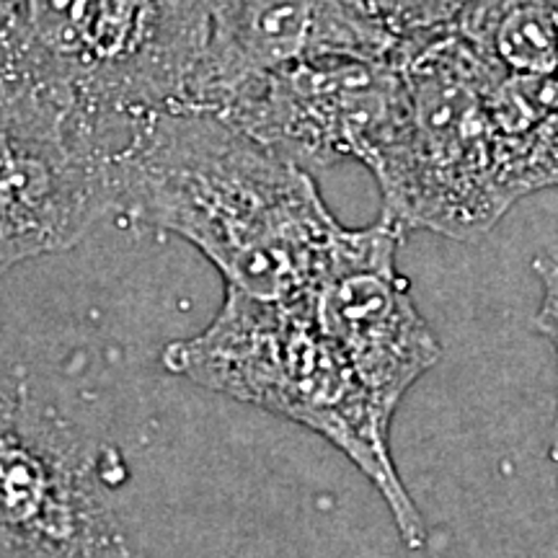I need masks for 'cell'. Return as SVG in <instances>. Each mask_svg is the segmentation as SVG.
<instances>
[{
  "label": "cell",
  "mask_w": 558,
  "mask_h": 558,
  "mask_svg": "<svg viewBox=\"0 0 558 558\" xmlns=\"http://www.w3.org/2000/svg\"><path fill=\"white\" fill-rule=\"evenodd\" d=\"M114 213L192 243L230 288L305 295L344 226L308 171L215 111L166 109L132 130L111 163Z\"/></svg>",
  "instance_id": "cell-1"
},
{
  "label": "cell",
  "mask_w": 558,
  "mask_h": 558,
  "mask_svg": "<svg viewBox=\"0 0 558 558\" xmlns=\"http://www.w3.org/2000/svg\"><path fill=\"white\" fill-rule=\"evenodd\" d=\"M215 0H24L0 32V88L111 156L184 109Z\"/></svg>",
  "instance_id": "cell-2"
},
{
  "label": "cell",
  "mask_w": 558,
  "mask_h": 558,
  "mask_svg": "<svg viewBox=\"0 0 558 558\" xmlns=\"http://www.w3.org/2000/svg\"><path fill=\"white\" fill-rule=\"evenodd\" d=\"M163 367L329 439L378 488L401 541L424 548L427 525L393 463L390 427L320 329L308 295L262 298L228 284L218 316L166 347Z\"/></svg>",
  "instance_id": "cell-3"
},
{
  "label": "cell",
  "mask_w": 558,
  "mask_h": 558,
  "mask_svg": "<svg viewBox=\"0 0 558 558\" xmlns=\"http://www.w3.org/2000/svg\"><path fill=\"white\" fill-rule=\"evenodd\" d=\"M399 94L367 169L396 228L476 241L518 202L492 109L494 65L458 32L401 45Z\"/></svg>",
  "instance_id": "cell-4"
},
{
  "label": "cell",
  "mask_w": 558,
  "mask_h": 558,
  "mask_svg": "<svg viewBox=\"0 0 558 558\" xmlns=\"http://www.w3.org/2000/svg\"><path fill=\"white\" fill-rule=\"evenodd\" d=\"M403 230L380 218L347 228L331 264L305 292L326 331L383 422L393 424L403 396L442 357V347L396 267Z\"/></svg>",
  "instance_id": "cell-5"
},
{
  "label": "cell",
  "mask_w": 558,
  "mask_h": 558,
  "mask_svg": "<svg viewBox=\"0 0 558 558\" xmlns=\"http://www.w3.org/2000/svg\"><path fill=\"white\" fill-rule=\"evenodd\" d=\"M0 550L128 558L94 458L54 418L0 388Z\"/></svg>",
  "instance_id": "cell-6"
},
{
  "label": "cell",
  "mask_w": 558,
  "mask_h": 558,
  "mask_svg": "<svg viewBox=\"0 0 558 558\" xmlns=\"http://www.w3.org/2000/svg\"><path fill=\"white\" fill-rule=\"evenodd\" d=\"M396 94V60L318 54L246 83L215 114L313 173L347 158L367 166Z\"/></svg>",
  "instance_id": "cell-7"
},
{
  "label": "cell",
  "mask_w": 558,
  "mask_h": 558,
  "mask_svg": "<svg viewBox=\"0 0 558 558\" xmlns=\"http://www.w3.org/2000/svg\"><path fill=\"white\" fill-rule=\"evenodd\" d=\"M114 156L0 90V277L73 248L114 213Z\"/></svg>",
  "instance_id": "cell-8"
},
{
  "label": "cell",
  "mask_w": 558,
  "mask_h": 558,
  "mask_svg": "<svg viewBox=\"0 0 558 558\" xmlns=\"http://www.w3.org/2000/svg\"><path fill=\"white\" fill-rule=\"evenodd\" d=\"M399 52L401 41L354 0H215L184 109L220 111L246 83L318 54Z\"/></svg>",
  "instance_id": "cell-9"
},
{
  "label": "cell",
  "mask_w": 558,
  "mask_h": 558,
  "mask_svg": "<svg viewBox=\"0 0 558 558\" xmlns=\"http://www.w3.org/2000/svg\"><path fill=\"white\" fill-rule=\"evenodd\" d=\"M456 32L501 73L558 83V0H476Z\"/></svg>",
  "instance_id": "cell-10"
},
{
  "label": "cell",
  "mask_w": 558,
  "mask_h": 558,
  "mask_svg": "<svg viewBox=\"0 0 558 558\" xmlns=\"http://www.w3.org/2000/svg\"><path fill=\"white\" fill-rule=\"evenodd\" d=\"M492 109L520 199L558 186V83L518 78L497 70Z\"/></svg>",
  "instance_id": "cell-11"
},
{
  "label": "cell",
  "mask_w": 558,
  "mask_h": 558,
  "mask_svg": "<svg viewBox=\"0 0 558 558\" xmlns=\"http://www.w3.org/2000/svg\"><path fill=\"white\" fill-rule=\"evenodd\" d=\"M369 19L401 45L432 34L456 32L458 21L476 0H354Z\"/></svg>",
  "instance_id": "cell-12"
},
{
  "label": "cell",
  "mask_w": 558,
  "mask_h": 558,
  "mask_svg": "<svg viewBox=\"0 0 558 558\" xmlns=\"http://www.w3.org/2000/svg\"><path fill=\"white\" fill-rule=\"evenodd\" d=\"M535 275L543 284L541 308L535 313V329H538L556 354L558 367V254L543 256L535 262ZM556 437H558V411H556Z\"/></svg>",
  "instance_id": "cell-13"
},
{
  "label": "cell",
  "mask_w": 558,
  "mask_h": 558,
  "mask_svg": "<svg viewBox=\"0 0 558 558\" xmlns=\"http://www.w3.org/2000/svg\"><path fill=\"white\" fill-rule=\"evenodd\" d=\"M21 3H24V0H0V32L5 29V24L13 19V13L19 11Z\"/></svg>",
  "instance_id": "cell-14"
}]
</instances>
